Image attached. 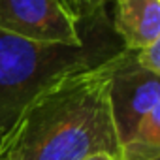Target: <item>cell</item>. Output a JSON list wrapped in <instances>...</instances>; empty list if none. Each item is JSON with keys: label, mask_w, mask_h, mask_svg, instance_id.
<instances>
[{"label": "cell", "mask_w": 160, "mask_h": 160, "mask_svg": "<svg viewBox=\"0 0 160 160\" xmlns=\"http://www.w3.org/2000/svg\"><path fill=\"white\" fill-rule=\"evenodd\" d=\"M115 55L43 87L4 130L2 160H87L96 154L121 160L109 111Z\"/></svg>", "instance_id": "1"}, {"label": "cell", "mask_w": 160, "mask_h": 160, "mask_svg": "<svg viewBox=\"0 0 160 160\" xmlns=\"http://www.w3.org/2000/svg\"><path fill=\"white\" fill-rule=\"evenodd\" d=\"M109 57L92 43L64 45L0 32V128L8 130L21 109L55 79Z\"/></svg>", "instance_id": "2"}, {"label": "cell", "mask_w": 160, "mask_h": 160, "mask_svg": "<svg viewBox=\"0 0 160 160\" xmlns=\"http://www.w3.org/2000/svg\"><path fill=\"white\" fill-rule=\"evenodd\" d=\"M81 19L73 0H0V32L34 42L81 45Z\"/></svg>", "instance_id": "3"}, {"label": "cell", "mask_w": 160, "mask_h": 160, "mask_svg": "<svg viewBox=\"0 0 160 160\" xmlns=\"http://www.w3.org/2000/svg\"><path fill=\"white\" fill-rule=\"evenodd\" d=\"M156 108H160L158 75L141 68L134 51H117L109 77V111L121 147Z\"/></svg>", "instance_id": "4"}, {"label": "cell", "mask_w": 160, "mask_h": 160, "mask_svg": "<svg viewBox=\"0 0 160 160\" xmlns=\"http://www.w3.org/2000/svg\"><path fill=\"white\" fill-rule=\"evenodd\" d=\"M113 30L126 51L160 42V0H113Z\"/></svg>", "instance_id": "5"}, {"label": "cell", "mask_w": 160, "mask_h": 160, "mask_svg": "<svg viewBox=\"0 0 160 160\" xmlns=\"http://www.w3.org/2000/svg\"><path fill=\"white\" fill-rule=\"evenodd\" d=\"M160 158V108L152 109L136 128L132 138L121 147V160H158Z\"/></svg>", "instance_id": "6"}, {"label": "cell", "mask_w": 160, "mask_h": 160, "mask_svg": "<svg viewBox=\"0 0 160 160\" xmlns=\"http://www.w3.org/2000/svg\"><path fill=\"white\" fill-rule=\"evenodd\" d=\"M136 53V60L141 68H145L151 73H160V42H154L151 45H147L141 51H134Z\"/></svg>", "instance_id": "7"}, {"label": "cell", "mask_w": 160, "mask_h": 160, "mask_svg": "<svg viewBox=\"0 0 160 160\" xmlns=\"http://www.w3.org/2000/svg\"><path fill=\"white\" fill-rule=\"evenodd\" d=\"M113 0H73L75 8L79 10L81 17H91L96 13H102L108 4H111Z\"/></svg>", "instance_id": "8"}, {"label": "cell", "mask_w": 160, "mask_h": 160, "mask_svg": "<svg viewBox=\"0 0 160 160\" xmlns=\"http://www.w3.org/2000/svg\"><path fill=\"white\" fill-rule=\"evenodd\" d=\"M87 160H119V158L109 156V154H96V156H91V158H87Z\"/></svg>", "instance_id": "9"}, {"label": "cell", "mask_w": 160, "mask_h": 160, "mask_svg": "<svg viewBox=\"0 0 160 160\" xmlns=\"http://www.w3.org/2000/svg\"><path fill=\"white\" fill-rule=\"evenodd\" d=\"M2 138H4V128H0V152H2ZM0 160H2V154H0Z\"/></svg>", "instance_id": "10"}]
</instances>
